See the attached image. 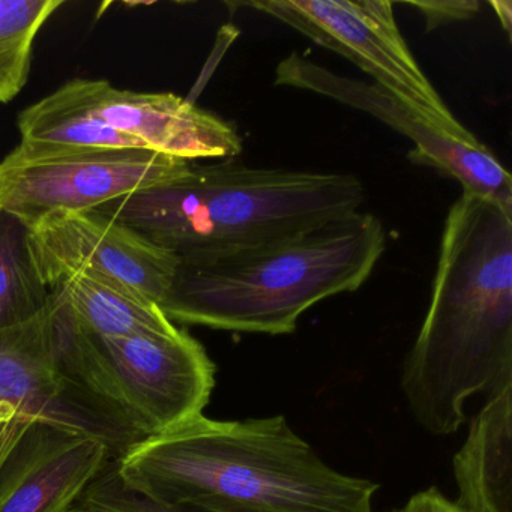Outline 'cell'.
<instances>
[{
    "mask_svg": "<svg viewBox=\"0 0 512 512\" xmlns=\"http://www.w3.org/2000/svg\"><path fill=\"white\" fill-rule=\"evenodd\" d=\"M512 383V211L461 191L446 215L430 305L404 361L413 418L457 433L466 404Z\"/></svg>",
    "mask_w": 512,
    "mask_h": 512,
    "instance_id": "1",
    "label": "cell"
},
{
    "mask_svg": "<svg viewBox=\"0 0 512 512\" xmlns=\"http://www.w3.org/2000/svg\"><path fill=\"white\" fill-rule=\"evenodd\" d=\"M130 490L208 512H373L377 482L326 464L286 416H197L116 460Z\"/></svg>",
    "mask_w": 512,
    "mask_h": 512,
    "instance_id": "2",
    "label": "cell"
},
{
    "mask_svg": "<svg viewBox=\"0 0 512 512\" xmlns=\"http://www.w3.org/2000/svg\"><path fill=\"white\" fill-rule=\"evenodd\" d=\"M385 248L380 218L358 211L241 250L179 260L160 308L182 325L292 334L314 305L356 292Z\"/></svg>",
    "mask_w": 512,
    "mask_h": 512,
    "instance_id": "3",
    "label": "cell"
},
{
    "mask_svg": "<svg viewBox=\"0 0 512 512\" xmlns=\"http://www.w3.org/2000/svg\"><path fill=\"white\" fill-rule=\"evenodd\" d=\"M365 188L350 173L190 164L170 184L95 211L179 260L217 256L293 235L359 211Z\"/></svg>",
    "mask_w": 512,
    "mask_h": 512,
    "instance_id": "4",
    "label": "cell"
},
{
    "mask_svg": "<svg viewBox=\"0 0 512 512\" xmlns=\"http://www.w3.org/2000/svg\"><path fill=\"white\" fill-rule=\"evenodd\" d=\"M50 299L65 370L116 421L146 439L203 415L217 367L190 332L100 337L83 331L53 293Z\"/></svg>",
    "mask_w": 512,
    "mask_h": 512,
    "instance_id": "5",
    "label": "cell"
},
{
    "mask_svg": "<svg viewBox=\"0 0 512 512\" xmlns=\"http://www.w3.org/2000/svg\"><path fill=\"white\" fill-rule=\"evenodd\" d=\"M190 164L143 149L20 142L0 161V211L31 229L59 212L95 211L170 184Z\"/></svg>",
    "mask_w": 512,
    "mask_h": 512,
    "instance_id": "6",
    "label": "cell"
},
{
    "mask_svg": "<svg viewBox=\"0 0 512 512\" xmlns=\"http://www.w3.org/2000/svg\"><path fill=\"white\" fill-rule=\"evenodd\" d=\"M295 29L343 56L421 115L452 133H466L398 29L389 0H254L238 4Z\"/></svg>",
    "mask_w": 512,
    "mask_h": 512,
    "instance_id": "7",
    "label": "cell"
},
{
    "mask_svg": "<svg viewBox=\"0 0 512 512\" xmlns=\"http://www.w3.org/2000/svg\"><path fill=\"white\" fill-rule=\"evenodd\" d=\"M275 86L299 89L361 110L403 134L410 158L460 182L463 190L512 211V179L493 152L470 131L452 133L373 82L353 79L292 52L275 67Z\"/></svg>",
    "mask_w": 512,
    "mask_h": 512,
    "instance_id": "8",
    "label": "cell"
},
{
    "mask_svg": "<svg viewBox=\"0 0 512 512\" xmlns=\"http://www.w3.org/2000/svg\"><path fill=\"white\" fill-rule=\"evenodd\" d=\"M0 418L79 431L106 443L115 460L143 440L65 370L52 299L31 322L0 331Z\"/></svg>",
    "mask_w": 512,
    "mask_h": 512,
    "instance_id": "9",
    "label": "cell"
},
{
    "mask_svg": "<svg viewBox=\"0 0 512 512\" xmlns=\"http://www.w3.org/2000/svg\"><path fill=\"white\" fill-rule=\"evenodd\" d=\"M32 259L47 287L85 275L160 307L179 259L98 211L59 212L31 227Z\"/></svg>",
    "mask_w": 512,
    "mask_h": 512,
    "instance_id": "10",
    "label": "cell"
},
{
    "mask_svg": "<svg viewBox=\"0 0 512 512\" xmlns=\"http://www.w3.org/2000/svg\"><path fill=\"white\" fill-rule=\"evenodd\" d=\"M50 97L176 160H230L242 152L232 124L170 92L124 91L106 80L74 79Z\"/></svg>",
    "mask_w": 512,
    "mask_h": 512,
    "instance_id": "11",
    "label": "cell"
},
{
    "mask_svg": "<svg viewBox=\"0 0 512 512\" xmlns=\"http://www.w3.org/2000/svg\"><path fill=\"white\" fill-rule=\"evenodd\" d=\"M112 460L101 440L34 419L0 467V512H68Z\"/></svg>",
    "mask_w": 512,
    "mask_h": 512,
    "instance_id": "12",
    "label": "cell"
},
{
    "mask_svg": "<svg viewBox=\"0 0 512 512\" xmlns=\"http://www.w3.org/2000/svg\"><path fill=\"white\" fill-rule=\"evenodd\" d=\"M463 512H512V383L488 395L452 460Z\"/></svg>",
    "mask_w": 512,
    "mask_h": 512,
    "instance_id": "13",
    "label": "cell"
},
{
    "mask_svg": "<svg viewBox=\"0 0 512 512\" xmlns=\"http://www.w3.org/2000/svg\"><path fill=\"white\" fill-rule=\"evenodd\" d=\"M50 290L74 322L89 334L124 337L149 332L166 334L178 328L158 305L85 275H73Z\"/></svg>",
    "mask_w": 512,
    "mask_h": 512,
    "instance_id": "14",
    "label": "cell"
},
{
    "mask_svg": "<svg viewBox=\"0 0 512 512\" xmlns=\"http://www.w3.org/2000/svg\"><path fill=\"white\" fill-rule=\"evenodd\" d=\"M29 239L22 220L0 211V331L31 322L50 302L52 290L38 274Z\"/></svg>",
    "mask_w": 512,
    "mask_h": 512,
    "instance_id": "15",
    "label": "cell"
},
{
    "mask_svg": "<svg viewBox=\"0 0 512 512\" xmlns=\"http://www.w3.org/2000/svg\"><path fill=\"white\" fill-rule=\"evenodd\" d=\"M61 7L64 0H0V104L25 88L35 40Z\"/></svg>",
    "mask_w": 512,
    "mask_h": 512,
    "instance_id": "16",
    "label": "cell"
},
{
    "mask_svg": "<svg viewBox=\"0 0 512 512\" xmlns=\"http://www.w3.org/2000/svg\"><path fill=\"white\" fill-rule=\"evenodd\" d=\"M68 512H208L187 505H161L136 491L119 479L116 460L86 488L85 493Z\"/></svg>",
    "mask_w": 512,
    "mask_h": 512,
    "instance_id": "17",
    "label": "cell"
},
{
    "mask_svg": "<svg viewBox=\"0 0 512 512\" xmlns=\"http://www.w3.org/2000/svg\"><path fill=\"white\" fill-rule=\"evenodd\" d=\"M410 7L416 8L424 17L427 31L449 25V23L463 22L472 19L479 11V2L472 0H452V2H407Z\"/></svg>",
    "mask_w": 512,
    "mask_h": 512,
    "instance_id": "18",
    "label": "cell"
},
{
    "mask_svg": "<svg viewBox=\"0 0 512 512\" xmlns=\"http://www.w3.org/2000/svg\"><path fill=\"white\" fill-rule=\"evenodd\" d=\"M388 512H463L454 500L446 497L439 488L430 487L427 490L413 494L401 508Z\"/></svg>",
    "mask_w": 512,
    "mask_h": 512,
    "instance_id": "19",
    "label": "cell"
},
{
    "mask_svg": "<svg viewBox=\"0 0 512 512\" xmlns=\"http://www.w3.org/2000/svg\"><path fill=\"white\" fill-rule=\"evenodd\" d=\"M31 421H20V419L0 418V467L7 460L10 452L13 451L20 437L25 433L26 427Z\"/></svg>",
    "mask_w": 512,
    "mask_h": 512,
    "instance_id": "20",
    "label": "cell"
},
{
    "mask_svg": "<svg viewBox=\"0 0 512 512\" xmlns=\"http://www.w3.org/2000/svg\"><path fill=\"white\" fill-rule=\"evenodd\" d=\"M491 7L496 11L497 17L502 23L503 29L506 34L511 35V23H512V5L508 0H500V2H490Z\"/></svg>",
    "mask_w": 512,
    "mask_h": 512,
    "instance_id": "21",
    "label": "cell"
}]
</instances>
